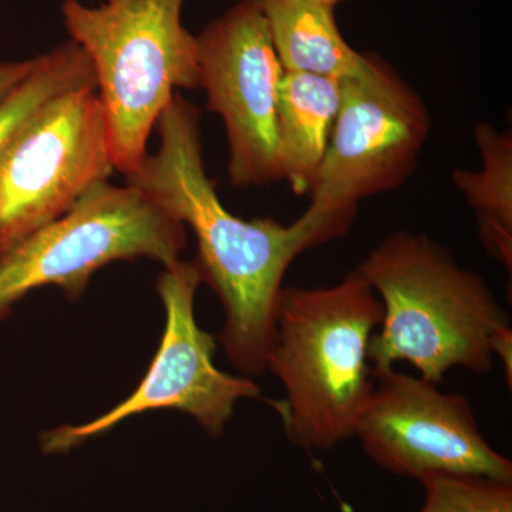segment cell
Returning <instances> with one entry per match:
<instances>
[{
    "instance_id": "obj_18",
    "label": "cell",
    "mask_w": 512,
    "mask_h": 512,
    "mask_svg": "<svg viewBox=\"0 0 512 512\" xmlns=\"http://www.w3.org/2000/svg\"><path fill=\"white\" fill-rule=\"evenodd\" d=\"M312 2L320 3V5L330 6V8H335L339 2L342 0H312Z\"/></svg>"
},
{
    "instance_id": "obj_1",
    "label": "cell",
    "mask_w": 512,
    "mask_h": 512,
    "mask_svg": "<svg viewBox=\"0 0 512 512\" xmlns=\"http://www.w3.org/2000/svg\"><path fill=\"white\" fill-rule=\"evenodd\" d=\"M156 131L157 150L124 175L126 184L194 232V262L224 308L218 342L242 375L262 376L289 266L308 249L343 237L355 217L311 204L289 225L244 220L225 208L205 171L200 109L177 93Z\"/></svg>"
},
{
    "instance_id": "obj_14",
    "label": "cell",
    "mask_w": 512,
    "mask_h": 512,
    "mask_svg": "<svg viewBox=\"0 0 512 512\" xmlns=\"http://www.w3.org/2000/svg\"><path fill=\"white\" fill-rule=\"evenodd\" d=\"M87 84L96 86L92 62L72 40L37 56L28 77L0 101V151L37 107L56 94Z\"/></svg>"
},
{
    "instance_id": "obj_9",
    "label": "cell",
    "mask_w": 512,
    "mask_h": 512,
    "mask_svg": "<svg viewBox=\"0 0 512 512\" xmlns=\"http://www.w3.org/2000/svg\"><path fill=\"white\" fill-rule=\"evenodd\" d=\"M373 377L353 437L377 466L416 480L468 474L512 483V461L485 439L466 397L394 367Z\"/></svg>"
},
{
    "instance_id": "obj_2",
    "label": "cell",
    "mask_w": 512,
    "mask_h": 512,
    "mask_svg": "<svg viewBox=\"0 0 512 512\" xmlns=\"http://www.w3.org/2000/svg\"><path fill=\"white\" fill-rule=\"evenodd\" d=\"M356 272L383 308L369 348L373 375L397 362L436 384L456 367L491 372L495 336L510 328V316L484 276L461 265L450 249L427 235L397 231Z\"/></svg>"
},
{
    "instance_id": "obj_7",
    "label": "cell",
    "mask_w": 512,
    "mask_h": 512,
    "mask_svg": "<svg viewBox=\"0 0 512 512\" xmlns=\"http://www.w3.org/2000/svg\"><path fill=\"white\" fill-rule=\"evenodd\" d=\"M201 284L195 262L180 259L164 266L157 291L165 309V329L143 380L126 400L97 419L46 431L40 437L43 453H69L130 417L163 409L188 414L210 436L221 437L241 400L261 399V389L251 377L228 375L215 366L218 340L198 326L194 315Z\"/></svg>"
},
{
    "instance_id": "obj_13",
    "label": "cell",
    "mask_w": 512,
    "mask_h": 512,
    "mask_svg": "<svg viewBox=\"0 0 512 512\" xmlns=\"http://www.w3.org/2000/svg\"><path fill=\"white\" fill-rule=\"evenodd\" d=\"M481 168L454 171L453 183L477 215L485 251L512 269V134L490 123L474 128Z\"/></svg>"
},
{
    "instance_id": "obj_3",
    "label": "cell",
    "mask_w": 512,
    "mask_h": 512,
    "mask_svg": "<svg viewBox=\"0 0 512 512\" xmlns=\"http://www.w3.org/2000/svg\"><path fill=\"white\" fill-rule=\"evenodd\" d=\"M382 316L356 271L332 286L282 289L266 370L285 396L268 403L293 446L329 451L352 439L375 386L369 348Z\"/></svg>"
},
{
    "instance_id": "obj_4",
    "label": "cell",
    "mask_w": 512,
    "mask_h": 512,
    "mask_svg": "<svg viewBox=\"0 0 512 512\" xmlns=\"http://www.w3.org/2000/svg\"><path fill=\"white\" fill-rule=\"evenodd\" d=\"M185 0H63V25L89 56L114 167L127 175L178 90L198 89L197 36L183 25Z\"/></svg>"
},
{
    "instance_id": "obj_16",
    "label": "cell",
    "mask_w": 512,
    "mask_h": 512,
    "mask_svg": "<svg viewBox=\"0 0 512 512\" xmlns=\"http://www.w3.org/2000/svg\"><path fill=\"white\" fill-rule=\"evenodd\" d=\"M36 57L22 62L0 63V101L28 77L35 67Z\"/></svg>"
},
{
    "instance_id": "obj_5",
    "label": "cell",
    "mask_w": 512,
    "mask_h": 512,
    "mask_svg": "<svg viewBox=\"0 0 512 512\" xmlns=\"http://www.w3.org/2000/svg\"><path fill=\"white\" fill-rule=\"evenodd\" d=\"M187 232L180 221L131 185L110 181L45 227L0 252V323L30 292L57 286L69 299L117 261H180Z\"/></svg>"
},
{
    "instance_id": "obj_15",
    "label": "cell",
    "mask_w": 512,
    "mask_h": 512,
    "mask_svg": "<svg viewBox=\"0 0 512 512\" xmlns=\"http://www.w3.org/2000/svg\"><path fill=\"white\" fill-rule=\"evenodd\" d=\"M426 500L419 512H512L511 481L468 474L420 478Z\"/></svg>"
},
{
    "instance_id": "obj_11",
    "label": "cell",
    "mask_w": 512,
    "mask_h": 512,
    "mask_svg": "<svg viewBox=\"0 0 512 512\" xmlns=\"http://www.w3.org/2000/svg\"><path fill=\"white\" fill-rule=\"evenodd\" d=\"M340 104L339 79L284 70L278 86V161L295 195L311 194Z\"/></svg>"
},
{
    "instance_id": "obj_12",
    "label": "cell",
    "mask_w": 512,
    "mask_h": 512,
    "mask_svg": "<svg viewBox=\"0 0 512 512\" xmlns=\"http://www.w3.org/2000/svg\"><path fill=\"white\" fill-rule=\"evenodd\" d=\"M264 15L272 43L284 70L357 76L365 72L369 55L356 52L336 25L335 8L312 0H242Z\"/></svg>"
},
{
    "instance_id": "obj_17",
    "label": "cell",
    "mask_w": 512,
    "mask_h": 512,
    "mask_svg": "<svg viewBox=\"0 0 512 512\" xmlns=\"http://www.w3.org/2000/svg\"><path fill=\"white\" fill-rule=\"evenodd\" d=\"M493 356L504 367L505 380L512 386V328L501 330L493 342Z\"/></svg>"
},
{
    "instance_id": "obj_8",
    "label": "cell",
    "mask_w": 512,
    "mask_h": 512,
    "mask_svg": "<svg viewBox=\"0 0 512 512\" xmlns=\"http://www.w3.org/2000/svg\"><path fill=\"white\" fill-rule=\"evenodd\" d=\"M340 104L312 204L355 217L357 202L394 191L414 173L430 136L429 109L389 63L339 79Z\"/></svg>"
},
{
    "instance_id": "obj_10",
    "label": "cell",
    "mask_w": 512,
    "mask_h": 512,
    "mask_svg": "<svg viewBox=\"0 0 512 512\" xmlns=\"http://www.w3.org/2000/svg\"><path fill=\"white\" fill-rule=\"evenodd\" d=\"M197 60L198 89L227 133L231 184L282 181L276 104L284 67L264 15L241 0L197 36Z\"/></svg>"
},
{
    "instance_id": "obj_6",
    "label": "cell",
    "mask_w": 512,
    "mask_h": 512,
    "mask_svg": "<svg viewBox=\"0 0 512 512\" xmlns=\"http://www.w3.org/2000/svg\"><path fill=\"white\" fill-rule=\"evenodd\" d=\"M114 170L96 86L45 101L0 151V252L72 210Z\"/></svg>"
}]
</instances>
